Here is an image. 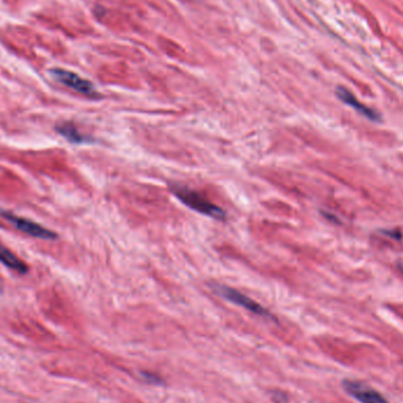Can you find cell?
Returning <instances> with one entry per match:
<instances>
[{
	"label": "cell",
	"instance_id": "6da1fadb",
	"mask_svg": "<svg viewBox=\"0 0 403 403\" xmlns=\"http://www.w3.org/2000/svg\"><path fill=\"white\" fill-rule=\"evenodd\" d=\"M171 190H173V195L182 203L190 207L192 210L200 212L202 215L219 219V221H224V219L227 218V214H225L222 207H217L215 204H212V202L205 200L200 194L195 191V190L178 185H173L171 187Z\"/></svg>",
	"mask_w": 403,
	"mask_h": 403
},
{
	"label": "cell",
	"instance_id": "7a4b0ae2",
	"mask_svg": "<svg viewBox=\"0 0 403 403\" xmlns=\"http://www.w3.org/2000/svg\"><path fill=\"white\" fill-rule=\"evenodd\" d=\"M212 290L215 291L216 294L218 295L219 298H224V300L239 305V307H242L244 309L257 315V316L266 317V318L273 317L271 314L269 313V310L266 309L259 303L255 302L254 300H251L250 298H248L242 293H239V290L224 286V284H214Z\"/></svg>",
	"mask_w": 403,
	"mask_h": 403
},
{
	"label": "cell",
	"instance_id": "3957f363",
	"mask_svg": "<svg viewBox=\"0 0 403 403\" xmlns=\"http://www.w3.org/2000/svg\"><path fill=\"white\" fill-rule=\"evenodd\" d=\"M50 74L55 80L62 83L65 87H70L79 94L87 96V97H98L99 96L92 83L82 78L75 72L64 70V69H52L50 70Z\"/></svg>",
	"mask_w": 403,
	"mask_h": 403
},
{
	"label": "cell",
	"instance_id": "277c9868",
	"mask_svg": "<svg viewBox=\"0 0 403 403\" xmlns=\"http://www.w3.org/2000/svg\"><path fill=\"white\" fill-rule=\"evenodd\" d=\"M3 217L8 219V223H11L16 229L32 237H38L42 239H55L57 237V234H55L53 231L42 227L40 224L35 223L30 219L13 215L11 212H5L3 214Z\"/></svg>",
	"mask_w": 403,
	"mask_h": 403
},
{
	"label": "cell",
	"instance_id": "5b68a950",
	"mask_svg": "<svg viewBox=\"0 0 403 403\" xmlns=\"http://www.w3.org/2000/svg\"><path fill=\"white\" fill-rule=\"evenodd\" d=\"M343 388L349 395L360 401L361 403H389L380 393L376 392L368 386H364L357 381H343Z\"/></svg>",
	"mask_w": 403,
	"mask_h": 403
},
{
	"label": "cell",
	"instance_id": "8992f818",
	"mask_svg": "<svg viewBox=\"0 0 403 403\" xmlns=\"http://www.w3.org/2000/svg\"><path fill=\"white\" fill-rule=\"evenodd\" d=\"M336 94L342 102L347 105L352 106V109L357 110L359 114H363L364 117L368 118L369 121H380L381 116L376 112L375 110L363 105L350 91L347 90L345 87H337Z\"/></svg>",
	"mask_w": 403,
	"mask_h": 403
},
{
	"label": "cell",
	"instance_id": "52a82bcc",
	"mask_svg": "<svg viewBox=\"0 0 403 403\" xmlns=\"http://www.w3.org/2000/svg\"><path fill=\"white\" fill-rule=\"evenodd\" d=\"M0 262L8 266V269L17 271L19 274L28 273L26 264L22 259H18L12 251L8 250V248H5L1 244H0Z\"/></svg>",
	"mask_w": 403,
	"mask_h": 403
},
{
	"label": "cell",
	"instance_id": "ba28073f",
	"mask_svg": "<svg viewBox=\"0 0 403 403\" xmlns=\"http://www.w3.org/2000/svg\"><path fill=\"white\" fill-rule=\"evenodd\" d=\"M57 131H58L63 137L67 138V141L75 144H82V143H87L90 141L89 138L85 137L84 135L79 132L75 126H72L70 123H64L62 126H57Z\"/></svg>",
	"mask_w": 403,
	"mask_h": 403
},
{
	"label": "cell",
	"instance_id": "9c48e42d",
	"mask_svg": "<svg viewBox=\"0 0 403 403\" xmlns=\"http://www.w3.org/2000/svg\"><path fill=\"white\" fill-rule=\"evenodd\" d=\"M143 377H144L145 380L149 381L151 384H161L162 381L157 377L156 375H153V374H148V372H143L142 374Z\"/></svg>",
	"mask_w": 403,
	"mask_h": 403
},
{
	"label": "cell",
	"instance_id": "30bf717a",
	"mask_svg": "<svg viewBox=\"0 0 403 403\" xmlns=\"http://www.w3.org/2000/svg\"><path fill=\"white\" fill-rule=\"evenodd\" d=\"M401 271H403V266H401Z\"/></svg>",
	"mask_w": 403,
	"mask_h": 403
}]
</instances>
